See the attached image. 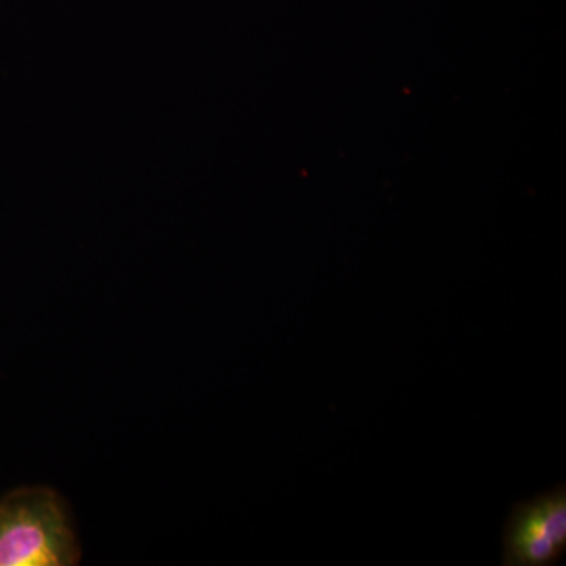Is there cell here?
I'll list each match as a JSON object with an SVG mask.
<instances>
[{
	"label": "cell",
	"mask_w": 566,
	"mask_h": 566,
	"mask_svg": "<svg viewBox=\"0 0 566 566\" xmlns=\"http://www.w3.org/2000/svg\"><path fill=\"white\" fill-rule=\"evenodd\" d=\"M81 549L61 495L25 486L0 497V566H71Z\"/></svg>",
	"instance_id": "1"
},
{
	"label": "cell",
	"mask_w": 566,
	"mask_h": 566,
	"mask_svg": "<svg viewBox=\"0 0 566 566\" xmlns=\"http://www.w3.org/2000/svg\"><path fill=\"white\" fill-rule=\"evenodd\" d=\"M565 551V483L512 506L502 532V565L553 566Z\"/></svg>",
	"instance_id": "2"
}]
</instances>
